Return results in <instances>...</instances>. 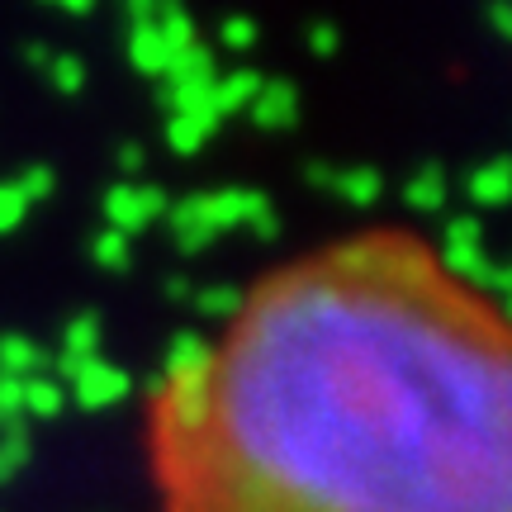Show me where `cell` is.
I'll list each match as a JSON object with an SVG mask.
<instances>
[{"label":"cell","instance_id":"6da1fadb","mask_svg":"<svg viewBox=\"0 0 512 512\" xmlns=\"http://www.w3.org/2000/svg\"><path fill=\"white\" fill-rule=\"evenodd\" d=\"M152 512H512V313L408 223L275 261L143 394Z\"/></svg>","mask_w":512,"mask_h":512}]
</instances>
